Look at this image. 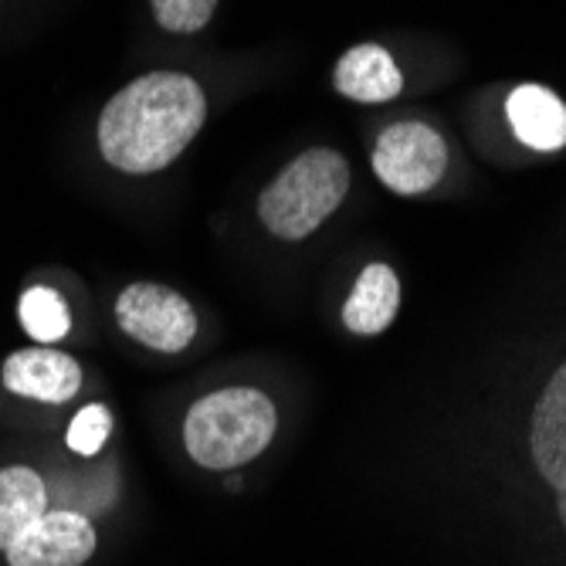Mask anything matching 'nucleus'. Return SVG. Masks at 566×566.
<instances>
[{
    "label": "nucleus",
    "mask_w": 566,
    "mask_h": 566,
    "mask_svg": "<svg viewBox=\"0 0 566 566\" xmlns=\"http://www.w3.org/2000/svg\"><path fill=\"white\" fill-rule=\"evenodd\" d=\"M208 116L203 88L184 72H149L119 88L98 116V149L123 174L170 167Z\"/></svg>",
    "instance_id": "f257e3e1"
},
{
    "label": "nucleus",
    "mask_w": 566,
    "mask_h": 566,
    "mask_svg": "<svg viewBox=\"0 0 566 566\" xmlns=\"http://www.w3.org/2000/svg\"><path fill=\"white\" fill-rule=\"evenodd\" d=\"M275 403L251 387H228L200 397L184 421V441L197 465L228 472L259 458L275 438Z\"/></svg>",
    "instance_id": "f03ea898"
},
{
    "label": "nucleus",
    "mask_w": 566,
    "mask_h": 566,
    "mask_svg": "<svg viewBox=\"0 0 566 566\" xmlns=\"http://www.w3.org/2000/svg\"><path fill=\"white\" fill-rule=\"evenodd\" d=\"M349 190V164L336 149H305L262 190V224L282 241L313 234Z\"/></svg>",
    "instance_id": "7ed1b4c3"
},
{
    "label": "nucleus",
    "mask_w": 566,
    "mask_h": 566,
    "mask_svg": "<svg viewBox=\"0 0 566 566\" xmlns=\"http://www.w3.org/2000/svg\"><path fill=\"white\" fill-rule=\"evenodd\" d=\"M116 323L126 336L136 343L160 349V353H180L190 346L197 333V316L190 302L157 282H136L126 285L116 298Z\"/></svg>",
    "instance_id": "20e7f679"
},
{
    "label": "nucleus",
    "mask_w": 566,
    "mask_h": 566,
    "mask_svg": "<svg viewBox=\"0 0 566 566\" xmlns=\"http://www.w3.org/2000/svg\"><path fill=\"white\" fill-rule=\"evenodd\" d=\"M448 167L444 139L428 123H394L374 146V174L397 193L431 190Z\"/></svg>",
    "instance_id": "39448f33"
},
{
    "label": "nucleus",
    "mask_w": 566,
    "mask_h": 566,
    "mask_svg": "<svg viewBox=\"0 0 566 566\" xmlns=\"http://www.w3.org/2000/svg\"><path fill=\"white\" fill-rule=\"evenodd\" d=\"M95 553V530L82 512L55 509L4 549L11 566H82Z\"/></svg>",
    "instance_id": "423d86ee"
},
{
    "label": "nucleus",
    "mask_w": 566,
    "mask_h": 566,
    "mask_svg": "<svg viewBox=\"0 0 566 566\" xmlns=\"http://www.w3.org/2000/svg\"><path fill=\"white\" fill-rule=\"evenodd\" d=\"M530 448L543 482L556 492V509L566 530V364L549 377L536 400Z\"/></svg>",
    "instance_id": "0eeeda50"
},
{
    "label": "nucleus",
    "mask_w": 566,
    "mask_h": 566,
    "mask_svg": "<svg viewBox=\"0 0 566 566\" xmlns=\"http://www.w3.org/2000/svg\"><path fill=\"white\" fill-rule=\"evenodd\" d=\"M4 387L18 397L41 403H65L82 387V367L55 346H31L8 356Z\"/></svg>",
    "instance_id": "6e6552de"
},
{
    "label": "nucleus",
    "mask_w": 566,
    "mask_h": 566,
    "mask_svg": "<svg viewBox=\"0 0 566 566\" xmlns=\"http://www.w3.org/2000/svg\"><path fill=\"white\" fill-rule=\"evenodd\" d=\"M336 92L353 102H390L403 88V75L380 44H356L336 62Z\"/></svg>",
    "instance_id": "1a4fd4ad"
},
{
    "label": "nucleus",
    "mask_w": 566,
    "mask_h": 566,
    "mask_svg": "<svg viewBox=\"0 0 566 566\" xmlns=\"http://www.w3.org/2000/svg\"><path fill=\"white\" fill-rule=\"evenodd\" d=\"M505 113L516 133L530 149L553 153L566 146V106L559 95L543 85H520L509 95Z\"/></svg>",
    "instance_id": "9d476101"
},
{
    "label": "nucleus",
    "mask_w": 566,
    "mask_h": 566,
    "mask_svg": "<svg viewBox=\"0 0 566 566\" xmlns=\"http://www.w3.org/2000/svg\"><path fill=\"white\" fill-rule=\"evenodd\" d=\"M397 305H400V282L394 269L374 262L356 279L353 295L343 308V323L356 336H377L394 323Z\"/></svg>",
    "instance_id": "9b49d317"
},
{
    "label": "nucleus",
    "mask_w": 566,
    "mask_h": 566,
    "mask_svg": "<svg viewBox=\"0 0 566 566\" xmlns=\"http://www.w3.org/2000/svg\"><path fill=\"white\" fill-rule=\"evenodd\" d=\"M48 512V489L38 472L14 465L0 472V549H8L34 520Z\"/></svg>",
    "instance_id": "f8f14e48"
},
{
    "label": "nucleus",
    "mask_w": 566,
    "mask_h": 566,
    "mask_svg": "<svg viewBox=\"0 0 566 566\" xmlns=\"http://www.w3.org/2000/svg\"><path fill=\"white\" fill-rule=\"evenodd\" d=\"M21 326L28 329V336H34L38 343H59L69 336L72 329V316H69V305L65 298L55 292V289H44V285H34L21 295Z\"/></svg>",
    "instance_id": "ddd939ff"
},
{
    "label": "nucleus",
    "mask_w": 566,
    "mask_h": 566,
    "mask_svg": "<svg viewBox=\"0 0 566 566\" xmlns=\"http://www.w3.org/2000/svg\"><path fill=\"white\" fill-rule=\"evenodd\" d=\"M149 4L157 24L174 34H197L218 11V0H149Z\"/></svg>",
    "instance_id": "4468645a"
},
{
    "label": "nucleus",
    "mask_w": 566,
    "mask_h": 566,
    "mask_svg": "<svg viewBox=\"0 0 566 566\" xmlns=\"http://www.w3.org/2000/svg\"><path fill=\"white\" fill-rule=\"evenodd\" d=\"M113 434V415L109 407L102 403H88L82 407L75 421L69 424V448L82 458H92L98 454V448L106 444V438Z\"/></svg>",
    "instance_id": "2eb2a0df"
}]
</instances>
